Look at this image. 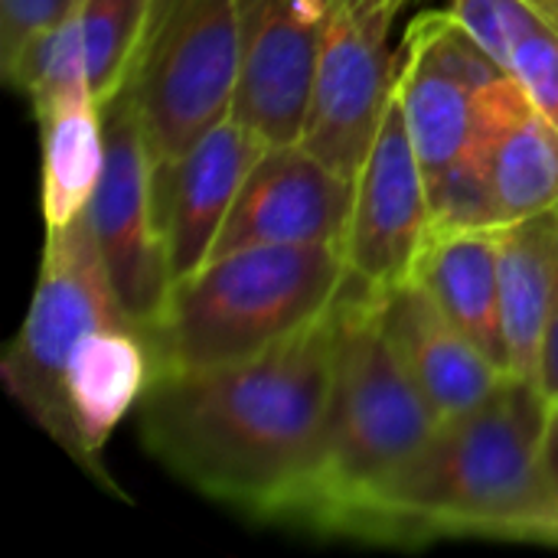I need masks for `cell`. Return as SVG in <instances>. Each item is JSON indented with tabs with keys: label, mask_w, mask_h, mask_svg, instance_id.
Returning <instances> with one entry per match:
<instances>
[{
	"label": "cell",
	"mask_w": 558,
	"mask_h": 558,
	"mask_svg": "<svg viewBox=\"0 0 558 558\" xmlns=\"http://www.w3.org/2000/svg\"><path fill=\"white\" fill-rule=\"evenodd\" d=\"M337 340L333 304L258 356L154 373L137 402L147 451L199 494L281 520L324 445Z\"/></svg>",
	"instance_id": "obj_1"
},
{
	"label": "cell",
	"mask_w": 558,
	"mask_h": 558,
	"mask_svg": "<svg viewBox=\"0 0 558 558\" xmlns=\"http://www.w3.org/2000/svg\"><path fill=\"white\" fill-rule=\"evenodd\" d=\"M546 415L543 389L510 376L481 409L441 425L333 533L383 543L448 536L549 543L539 474Z\"/></svg>",
	"instance_id": "obj_2"
},
{
	"label": "cell",
	"mask_w": 558,
	"mask_h": 558,
	"mask_svg": "<svg viewBox=\"0 0 558 558\" xmlns=\"http://www.w3.org/2000/svg\"><path fill=\"white\" fill-rule=\"evenodd\" d=\"M333 396L317 464L281 523L333 533L337 523L438 428L383 324V291L347 275L340 291Z\"/></svg>",
	"instance_id": "obj_3"
},
{
	"label": "cell",
	"mask_w": 558,
	"mask_h": 558,
	"mask_svg": "<svg viewBox=\"0 0 558 558\" xmlns=\"http://www.w3.org/2000/svg\"><path fill=\"white\" fill-rule=\"evenodd\" d=\"M347 284L333 245H248L209 258L170 288L144 333L154 373L209 369L265 353L320 320Z\"/></svg>",
	"instance_id": "obj_4"
},
{
	"label": "cell",
	"mask_w": 558,
	"mask_h": 558,
	"mask_svg": "<svg viewBox=\"0 0 558 558\" xmlns=\"http://www.w3.org/2000/svg\"><path fill=\"white\" fill-rule=\"evenodd\" d=\"M500 72L448 10L418 13L399 43L396 95L425 170L432 216L445 226H487L494 219L477 121L481 95Z\"/></svg>",
	"instance_id": "obj_5"
},
{
	"label": "cell",
	"mask_w": 558,
	"mask_h": 558,
	"mask_svg": "<svg viewBox=\"0 0 558 558\" xmlns=\"http://www.w3.org/2000/svg\"><path fill=\"white\" fill-rule=\"evenodd\" d=\"M235 82L239 0H147L128 85L154 170L232 114Z\"/></svg>",
	"instance_id": "obj_6"
},
{
	"label": "cell",
	"mask_w": 558,
	"mask_h": 558,
	"mask_svg": "<svg viewBox=\"0 0 558 558\" xmlns=\"http://www.w3.org/2000/svg\"><path fill=\"white\" fill-rule=\"evenodd\" d=\"M118 320H128V314L118 304L88 216L62 229H46L33 301L3 353L0 376L20 409L62 451L69 448L62 402L65 363L88 330Z\"/></svg>",
	"instance_id": "obj_7"
},
{
	"label": "cell",
	"mask_w": 558,
	"mask_h": 558,
	"mask_svg": "<svg viewBox=\"0 0 558 558\" xmlns=\"http://www.w3.org/2000/svg\"><path fill=\"white\" fill-rule=\"evenodd\" d=\"M105 170L85 209L105 271L128 320L147 333L170 298L173 278L157 226L154 163L131 85L101 105Z\"/></svg>",
	"instance_id": "obj_8"
},
{
	"label": "cell",
	"mask_w": 558,
	"mask_h": 558,
	"mask_svg": "<svg viewBox=\"0 0 558 558\" xmlns=\"http://www.w3.org/2000/svg\"><path fill=\"white\" fill-rule=\"evenodd\" d=\"M402 7L405 0H333L301 144L343 177H356L396 95L392 26Z\"/></svg>",
	"instance_id": "obj_9"
},
{
	"label": "cell",
	"mask_w": 558,
	"mask_h": 558,
	"mask_svg": "<svg viewBox=\"0 0 558 558\" xmlns=\"http://www.w3.org/2000/svg\"><path fill=\"white\" fill-rule=\"evenodd\" d=\"M435 229L425 170L412 147L399 95L353 177V209L343 235L347 275L373 291L412 281L418 252Z\"/></svg>",
	"instance_id": "obj_10"
},
{
	"label": "cell",
	"mask_w": 558,
	"mask_h": 558,
	"mask_svg": "<svg viewBox=\"0 0 558 558\" xmlns=\"http://www.w3.org/2000/svg\"><path fill=\"white\" fill-rule=\"evenodd\" d=\"M333 0H239L232 114L268 144L301 141Z\"/></svg>",
	"instance_id": "obj_11"
},
{
	"label": "cell",
	"mask_w": 558,
	"mask_h": 558,
	"mask_svg": "<svg viewBox=\"0 0 558 558\" xmlns=\"http://www.w3.org/2000/svg\"><path fill=\"white\" fill-rule=\"evenodd\" d=\"M353 177H343L301 141L271 144L245 177L216 239V255L248 245H343Z\"/></svg>",
	"instance_id": "obj_12"
},
{
	"label": "cell",
	"mask_w": 558,
	"mask_h": 558,
	"mask_svg": "<svg viewBox=\"0 0 558 558\" xmlns=\"http://www.w3.org/2000/svg\"><path fill=\"white\" fill-rule=\"evenodd\" d=\"M268 147L258 131L226 114L173 163L154 170L157 226L173 284L209 262L245 177Z\"/></svg>",
	"instance_id": "obj_13"
},
{
	"label": "cell",
	"mask_w": 558,
	"mask_h": 558,
	"mask_svg": "<svg viewBox=\"0 0 558 558\" xmlns=\"http://www.w3.org/2000/svg\"><path fill=\"white\" fill-rule=\"evenodd\" d=\"M383 324L441 425L471 415L510 379V373L494 363L415 281L383 291Z\"/></svg>",
	"instance_id": "obj_14"
},
{
	"label": "cell",
	"mask_w": 558,
	"mask_h": 558,
	"mask_svg": "<svg viewBox=\"0 0 558 558\" xmlns=\"http://www.w3.org/2000/svg\"><path fill=\"white\" fill-rule=\"evenodd\" d=\"M477 154L497 226L558 209V128L507 72L481 95Z\"/></svg>",
	"instance_id": "obj_15"
},
{
	"label": "cell",
	"mask_w": 558,
	"mask_h": 558,
	"mask_svg": "<svg viewBox=\"0 0 558 558\" xmlns=\"http://www.w3.org/2000/svg\"><path fill=\"white\" fill-rule=\"evenodd\" d=\"M154 376L147 337L131 324H105L88 330L62 373V402L69 418L65 454L108 484L98 464L101 448L121 425V418L144 399Z\"/></svg>",
	"instance_id": "obj_16"
},
{
	"label": "cell",
	"mask_w": 558,
	"mask_h": 558,
	"mask_svg": "<svg viewBox=\"0 0 558 558\" xmlns=\"http://www.w3.org/2000/svg\"><path fill=\"white\" fill-rule=\"evenodd\" d=\"M412 281L494 360L510 373L504 301H500V235L477 226H435L418 252Z\"/></svg>",
	"instance_id": "obj_17"
},
{
	"label": "cell",
	"mask_w": 558,
	"mask_h": 558,
	"mask_svg": "<svg viewBox=\"0 0 558 558\" xmlns=\"http://www.w3.org/2000/svg\"><path fill=\"white\" fill-rule=\"evenodd\" d=\"M510 376L536 383L558 275V209L497 226Z\"/></svg>",
	"instance_id": "obj_18"
},
{
	"label": "cell",
	"mask_w": 558,
	"mask_h": 558,
	"mask_svg": "<svg viewBox=\"0 0 558 558\" xmlns=\"http://www.w3.org/2000/svg\"><path fill=\"white\" fill-rule=\"evenodd\" d=\"M39 121L43 222L62 229L85 216L105 170V118L95 98L65 105Z\"/></svg>",
	"instance_id": "obj_19"
},
{
	"label": "cell",
	"mask_w": 558,
	"mask_h": 558,
	"mask_svg": "<svg viewBox=\"0 0 558 558\" xmlns=\"http://www.w3.org/2000/svg\"><path fill=\"white\" fill-rule=\"evenodd\" d=\"M3 75L20 92L29 95L36 118H46L65 105L95 98L92 78H88V56H85L78 7L56 26L39 33Z\"/></svg>",
	"instance_id": "obj_20"
},
{
	"label": "cell",
	"mask_w": 558,
	"mask_h": 558,
	"mask_svg": "<svg viewBox=\"0 0 558 558\" xmlns=\"http://www.w3.org/2000/svg\"><path fill=\"white\" fill-rule=\"evenodd\" d=\"M147 0H78L88 78L98 105L111 101L131 78L141 46Z\"/></svg>",
	"instance_id": "obj_21"
},
{
	"label": "cell",
	"mask_w": 558,
	"mask_h": 558,
	"mask_svg": "<svg viewBox=\"0 0 558 558\" xmlns=\"http://www.w3.org/2000/svg\"><path fill=\"white\" fill-rule=\"evenodd\" d=\"M504 72L558 128V26L549 16H539L513 39Z\"/></svg>",
	"instance_id": "obj_22"
},
{
	"label": "cell",
	"mask_w": 558,
	"mask_h": 558,
	"mask_svg": "<svg viewBox=\"0 0 558 558\" xmlns=\"http://www.w3.org/2000/svg\"><path fill=\"white\" fill-rule=\"evenodd\" d=\"M78 0H0V62L3 72L49 26L65 20Z\"/></svg>",
	"instance_id": "obj_23"
},
{
	"label": "cell",
	"mask_w": 558,
	"mask_h": 558,
	"mask_svg": "<svg viewBox=\"0 0 558 558\" xmlns=\"http://www.w3.org/2000/svg\"><path fill=\"white\" fill-rule=\"evenodd\" d=\"M539 474H543V494L549 507V543L558 546V402L549 405L543 445H539Z\"/></svg>",
	"instance_id": "obj_24"
},
{
	"label": "cell",
	"mask_w": 558,
	"mask_h": 558,
	"mask_svg": "<svg viewBox=\"0 0 558 558\" xmlns=\"http://www.w3.org/2000/svg\"><path fill=\"white\" fill-rule=\"evenodd\" d=\"M536 386L543 389L546 402H558V275H556V294H553V307H549V320H546V337H543V350H539V373H536Z\"/></svg>",
	"instance_id": "obj_25"
},
{
	"label": "cell",
	"mask_w": 558,
	"mask_h": 558,
	"mask_svg": "<svg viewBox=\"0 0 558 558\" xmlns=\"http://www.w3.org/2000/svg\"><path fill=\"white\" fill-rule=\"evenodd\" d=\"M533 3H536V7H539V10L558 26V0H533Z\"/></svg>",
	"instance_id": "obj_26"
},
{
	"label": "cell",
	"mask_w": 558,
	"mask_h": 558,
	"mask_svg": "<svg viewBox=\"0 0 558 558\" xmlns=\"http://www.w3.org/2000/svg\"><path fill=\"white\" fill-rule=\"evenodd\" d=\"M405 3H409V0H405Z\"/></svg>",
	"instance_id": "obj_27"
}]
</instances>
